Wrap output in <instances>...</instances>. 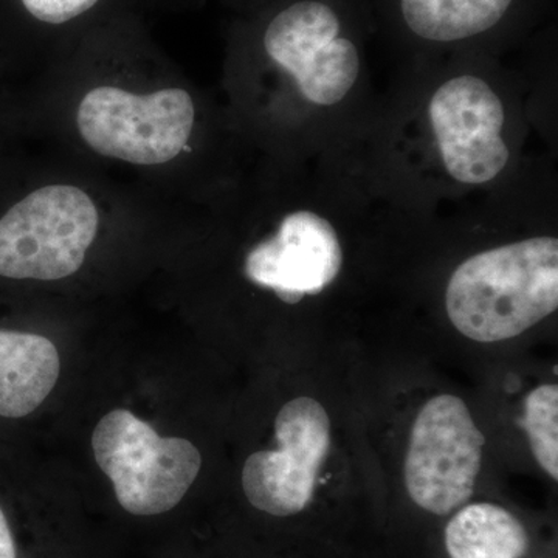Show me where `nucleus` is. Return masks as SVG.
Returning <instances> with one entry per match:
<instances>
[{
  "mask_svg": "<svg viewBox=\"0 0 558 558\" xmlns=\"http://www.w3.org/2000/svg\"><path fill=\"white\" fill-rule=\"evenodd\" d=\"M60 371V354L49 339L0 329V417L21 418L38 410Z\"/></svg>",
  "mask_w": 558,
  "mask_h": 558,
  "instance_id": "nucleus-11",
  "label": "nucleus"
},
{
  "mask_svg": "<svg viewBox=\"0 0 558 558\" xmlns=\"http://www.w3.org/2000/svg\"><path fill=\"white\" fill-rule=\"evenodd\" d=\"M429 119L451 178L481 185L505 170L509 160L501 138L505 109L486 81L475 75L447 81L429 101Z\"/></svg>",
  "mask_w": 558,
  "mask_h": 558,
  "instance_id": "nucleus-8",
  "label": "nucleus"
},
{
  "mask_svg": "<svg viewBox=\"0 0 558 558\" xmlns=\"http://www.w3.org/2000/svg\"><path fill=\"white\" fill-rule=\"evenodd\" d=\"M539 468L558 480V387L539 385L524 399L521 418Z\"/></svg>",
  "mask_w": 558,
  "mask_h": 558,
  "instance_id": "nucleus-14",
  "label": "nucleus"
},
{
  "mask_svg": "<svg viewBox=\"0 0 558 558\" xmlns=\"http://www.w3.org/2000/svg\"><path fill=\"white\" fill-rule=\"evenodd\" d=\"M523 0H387L399 27L418 43H470L505 31Z\"/></svg>",
  "mask_w": 558,
  "mask_h": 558,
  "instance_id": "nucleus-10",
  "label": "nucleus"
},
{
  "mask_svg": "<svg viewBox=\"0 0 558 558\" xmlns=\"http://www.w3.org/2000/svg\"><path fill=\"white\" fill-rule=\"evenodd\" d=\"M98 229L97 205L78 186H40L0 205V278H68L83 266Z\"/></svg>",
  "mask_w": 558,
  "mask_h": 558,
  "instance_id": "nucleus-2",
  "label": "nucleus"
},
{
  "mask_svg": "<svg viewBox=\"0 0 558 558\" xmlns=\"http://www.w3.org/2000/svg\"><path fill=\"white\" fill-rule=\"evenodd\" d=\"M196 119L189 92L171 87L134 94L113 86L84 95L76 112L81 137L108 159L163 165L185 149Z\"/></svg>",
  "mask_w": 558,
  "mask_h": 558,
  "instance_id": "nucleus-5",
  "label": "nucleus"
},
{
  "mask_svg": "<svg viewBox=\"0 0 558 558\" xmlns=\"http://www.w3.org/2000/svg\"><path fill=\"white\" fill-rule=\"evenodd\" d=\"M484 444L464 400L453 395L429 399L411 428L403 468L411 499L435 515L462 508L475 490Z\"/></svg>",
  "mask_w": 558,
  "mask_h": 558,
  "instance_id": "nucleus-6",
  "label": "nucleus"
},
{
  "mask_svg": "<svg viewBox=\"0 0 558 558\" xmlns=\"http://www.w3.org/2000/svg\"><path fill=\"white\" fill-rule=\"evenodd\" d=\"M341 264L337 231L329 220L303 209L286 216L277 234L248 253L245 275L284 303L296 304L328 288L339 277Z\"/></svg>",
  "mask_w": 558,
  "mask_h": 558,
  "instance_id": "nucleus-9",
  "label": "nucleus"
},
{
  "mask_svg": "<svg viewBox=\"0 0 558 558\" xmlns=\"http://www.w3.org/2000/svg\"><path fill=\"white\" fill-rule=\"evenodd\" d=\"M259 44L315 105H337L359 78V46L348 33L340 0H288L275 7L260 27Z\"/></svg>",
  "mask_w": 558,
  "mask_h": 558,
  "instance_id": "nucleus-4",
  "label": "nucleus"
},
{
  "mask_svg": "<svg viewBox=\"0 0 558 558\" xmlns=\"http://www.w3.org/2000/svg\"><path fill=\"white\" fill-rule=\"evenodd\" d=\"M92 449L112 481L121 508L132 515H159L174 509L202 468L194 444L161 438L128 410L110 411L98 422Z\"/></svg>",
  "mask_w": 558,
  "mask_h": 558,
  "instance_id": "nucleus-3",
  "label": "nucleus"
},
{
  "mask_svg": "<svg viewBox=\"0 0 558 558\" xmlns=\"http://www.w3.org/2000/svg\"><path fill=\"white\" fill-rule=\"evenodd\" d=\"M278 449L256 451L242 469V488L253 508L292 517L311 505L330 450V418L310 396L290 400L275 421Z\"/></svg>",
  "mask_w": 558,
  "mask_h": 558,
  "instance_id": "nucleus-7",
  "label": "nucleus"
},
{
  "mask_svg": "<svg viewBox=\"0 0 558 558\" xmlns=\"http://www.w3.org/2000/svg\"><path fill=\"white\" fill-rule=\"evenodd\" d=\"M112 0H0V49L17 50L44 32L73 27Z\"/></svg>",
  "mask_w": 558,
  "mask_h": 558,
  "instance_id": "nucleus-13",
  "label": "nucleus"
},
{
  "mask_svg": "<svg viewBox=\"0 0 558 558\" xmlns=\"http://www.w3.org/2000/svg\"><path fill=\"white\" fill-rule=\"evenodd\" d=\"M0 558H17L16 542L5 512L0 509Z\"/></svg>",
  "mask_w": 558,
  "mask_h": 558,
  "instance_id": "nucleus-15",
  "label": "nucleus"
},
{
  "mask_svg": "<svg viewBox=\"0 0 558 558\" xmlns=\"http://www.w3.org/2000/svg\"><path fill=\"white\" fill-rule=\"evenodd\" d=\"M557 238H531L487 250L453 271L446 293L451 325L468 339L519 337L557 311Z\"/></svg>",
  "mask_w": 558,
  "mask_h": 558,
  "instance_id": "nucleus-1",
  "label": "nucleus"
},
{
  "mask_svg": "<svg viewBox=\"0 0 558 558\" xmlns=\"http://www.w3.org/2000/svg\"><path fill=\"white\" fill-rule=\"evenodd\" d=\"M446 548L450 558H523L529 535L509 510L476 502L459 509L447 524Z\"/></svg>",
  "mask_w": 558,
  "mask_h": 558,
  "instance_id": "nucleus-12",
  "label": "nucleus"
}]
</instances>
